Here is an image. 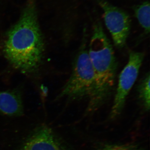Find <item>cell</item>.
Masks as SVG:
<instances>
[{
	"instance_id": "cell-5",
	"label": "cell",
	"mask_w": 150,
	"mask_h": 150,
	"mask_svg": "<svg viewBox=\"0 0 150 150\" xmlns=\"http://www.w3.org/2000/svg\"><path fill=\"white\" fill-rule=\"evenodd\" d=\"M99 4L103 11L105 24L111 34L114 45L119 49L123 48L131 30L129 15L105 0H100Z\"/></svg>"
},
{
	"instance_id": "cell-10",
	"label": "cell",
	"mask_w": 150,
	"mask_h": 150,
	"mask_svg": "<svg viewBox=\"0 0 150 150\" xmlns=\"http://www.w3.org/2000/svg\"><path fill=\"white\" fill-rule=\"evenodd\" d=\"M98 150H142L136 147L127 145L108 144L105 145Z\"/></svg>"
},
{
	"instance_id": "cell-6",
	"label": "cell",
	"mask_w": 150,
	"mask_h": 150,
	"mask_svg": "<svg viewBox=\"0 0 150 150\" xmlns=\"http://www.w3.org/2000/svg\"><path fill=\"white\" fill-rule=\"evenodd\" d=\"M19 150H67L53 130L46 125L37 127Z\"/></svg>"
},
{
	"instance_id": "cell-7",
	"label": "cell",
	"mask_w": 150,
	"mask_h": 150,
	"mask_svg": "<svg viewBox=\"0 0 150 150\" xmlns=\"http://www.w3.org/2000/svg\"><path fill=\"white\" fill-rule=\"evenodd\" d=\"M23 106L20 91H0V113L8 116H21Z\"/></svg>"
},
{
	"instance_id": "cell-3",
	"label": "cell",
	"mask_w": 150,
	"mask_h": 150,
	"mask_svg": "<svg viewBox=\"0 0 150 150\" xmlns=\"http://www.w3.org/2000/svg\"><path fill=\"white\" fill-rule=\"evenodd\" d=\"M86 43L84 38L74 59L71 74L59 94V98H67L72 101L89 99L92 93L94 73Z\"/></svg>"
},
{
	"instance_id": "cell-2",
	"label": "cell",
	"mask_w": 150,
	"mask_h": 150,
	"mask_svg": "<svg viewBox=\"0 0 150 150\" xmlns=\"http://www.w3.org/2000/svg\"><path fill=\"white\" fill-rule=\"evenodd\" d=\"M88 52L95 77L93 91L86 110L89 113L96 111L111 96L118 65L112 44L98 21L94 23Z\"/></svg>"
},
{
	"instance_id": "cell-1",
	"label": "cell",
	"mask_w": 150,
	"mask_h": 150,
	"mask_svg": "<svg viewBox=\"0 0 150 150\" xmlns=\"http://www.w3.org/2000/svg\"><path fill=\"white\" fill-rule=\"evenodd\" d=\"M33 0H30L19 20L8 31L4 55L9 63L24 74H33L40 67L45 48Z\"/></svg>"
},
{
	"instance_id": "cell-4",
	"label": "cell",
	"mask_w": 150,
	"mask_h": 150,
	"mask_svg": "<svg viewBox=\"0 0 150 150\" xmlns=\"http://www.w3.org/2000/svg\"><path fill=\"white\" fill-rule=\"evenodd\" d=\"M144 58L142 52L131 51L129 60L119 76L118 86L110 112V117L115 118L121 114L126 98L137 81Z\"/></svg>"
},
{
	"instance_id": "cell-8",
	"label": "cell",
	"mask_w": 150,
	"mask_h": 150,
	"mask_svg": "<svg viewBox=\"0 0 150 150\" xmlns=\"http://www.w3.org/2000/svg\"><path fill=\"white\" fill-rule=\"evenodd\" d=\"M135 15L147 34L150 32V7L149 1H145L134 7Z\"/></svg>"
},
{
	"instance_id": "cell-9",
	"label": "cell",
	"mask_w": 150,
	"mask_h": 150,
	"mask_svg": "<svg viewBox=\"0 0 150 150\" xmlns=\"http://www.w3.org/2000/svg\"><path fill=\"white\" fill-rule=\"evenodd\" d=\"M150 74L146 73L138 86L139 97L143 106L146 110L150 109Z\"/></svg>"
}]
</instances>
